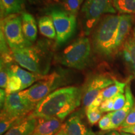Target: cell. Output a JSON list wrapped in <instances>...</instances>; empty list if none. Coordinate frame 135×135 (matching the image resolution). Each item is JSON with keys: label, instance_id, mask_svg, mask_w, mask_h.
<instances>
[{"label": "cell", "instance_id": "obj_1", "mask_svg": "<svg viewBox=\"0 0 135 135\" xmlns=\"http://www.w3.org/2000/svg\"><path fill=\"white\" fill-rule=\"evenodd\" d=\"M81 101L82 89L80 87H62L40 101L28 116L35 118L56 117L63 121L80 106Z\"/></svg>", "mask_w": 135, "mask_h": 135}, {"label": "cell", "instance_id": "obj_2", "mask_svg": "<svg viewBox=\"0 0 135 135\" xmlns=\"http://www.w3.org/2000/svg\"><path fill=\"white\" fill-rule=\"evenodd\" d=\"M14 60L30 72L46 76L53 58V48L50 41L40 40L31 46L11 50Z\"/></svg>", "mask_w": 135, "mask_h": 135}, {"label": "cell", "instance_id": "obj_3", "mask_svg": "<svg viewBox=\"0 0 135 135\" xmlns=\"http://www.w3.org/2000/svg\"><path fill=\"white\" fill-rule=\"evenodd\" d=\"M119 20L120 15H105L93 31L92 48L103 58H111L117 53L116 40Z\"/></svg>", "mask_w": 135, "mask_h": 135}, {"label": "cell", "instance_id": "obj_4", "mask_svg": "<svg viewBox=\"0 0 135 135\" xmlns=\"http://www.w3.org/2000/svg\"><path fill=\"white\" fill-rule=\"evenodd\" d=\"M91 43L87 37H82L66 47L56 57V60L65 66L83 70L91 60Z\"/></svg>", "mask_w": 135, "mask_h": 135}, {"label": "cell", "instance_id": "obj_5", "mask_svg": "<svg viewBox=\"0 0 135 135\" xmlns=\"http://www.w3.org/2000/svg\"><path fill=\"white\" fill-rule=\"evenodd\" d=\"M46 14L51 17L55 26L56 32V45L61 46L75 34L77 25V16L68 12L60 5L48 6L46 9Z\"/></svg>", "mask_w": 135, "mask_h": 135}, {"label": "cell", "instance_id": "obj_6", "mask_svg": "<svg viewBox=\"0 0 135 135\" xmlns=\"http://www.w3.org/2000/svg\"><path fill=\"white\" fill-rule=\"evenodd\" d=\"M117 12L113 0H85L81 8V22L84 35H89L93 31L103 15Z\"/></svg>", "mask_w": 135, "mask_h": 135}, {"label": "cell", "instance_id": "obj_7", "mask_svg": "<svg viewBox=\"0 0 135 135\" xmlns=\"http://www.w3.org/2000/svg\"><path fill=\"white\" fill-rule=\"evenodd\" d=\"M65 73L54 71L45 76L41 80L35 83L31 86L19 92L20 95L37 104L48 94L63 84Z\"/></svg>", "mask_w": 135, "mask_h": 135}, {"label": "cell", "instance_id": "obj_8", "mask_svg": "<svg viewBox=\"0 0 135 135\" xmlns=\"http://www.w3.org/2000/svg\"><path fill=\"white\" fill-rule=\"evenodd\" d=\"M1 33L10 50L23 48L33 45L24 36L21 14H14L1 19Z\"/></svg>", "mask_w": 135, "mask_h": 135}, {"label": "cell", "instance_id": "obj_9", "mask_svg": "<svg viewBox=\"0 0 135 135\" xmlns=\"http://www.w3.org/2000/svg\"><path fill=\"white\" fill-rule=\"evenodd\" d=\"M36 104L20 95V93L7 94L1 110V117L23 118L31 113Z\"/></svg>", "mask_w": 135, "mask_h": 135}, {"label": "cell", "instance_id": "obj_10", "mask_svg": "<svg viewBox=\"0 0 135 135\" xmlns=\"http://www.w3.org/2000/svg\"><path fill=\"white\" fill-rule=\"evenodd\" d=\"M115 80L103 74L91 76L82 88V103L87 108L103 89L112 85Z\"/></svg>", "mask_w": 135, "mask_h": 135}, {"label": "cell", "instance_id": "obj_11", "mask_svg": "<svg viewBox=\"0 0 135 135\" xmlns=\"http://www.w3.org/2000/svg\"><path fill=\"white\" fill-rule=\"evenodd\" d=\"M124 94L126 97V103L124 106L119 110L111 112V130H113L121 127L134 104V99L132 91L131 90L130 84L126 85Z\"/></svg>", "mask_w": 135, "mask_h": 135}, {"label": "cell", "instance_id": "obj_12", "mask_svg": "<svg viewBox=\"0 0 135 135\" xmlns=\"http://www.w3.org/2000/svg\"><path fill=\"white\" fill-rule=\"evenodd\" d=\"M36 128L31 135H55L61 129L63 124L56 117L38 118Z\"/></svg>", "mask_w": 135, "mask_h": 135}, {"label": "cell", "instance_id": "obj_13", "mask_svg": "<svg viewBox=\"0 0 135 135\" xmlns=\"http://www.w3.org/2000/svg\"><path fill=\"white\" fill-rule=\"evenodd\" d=\"M68 135H96L88 127L77 113L70 116L64 124Z\"/></svg>", "mask_w": 135, "mask_h": 135}, {"label": "cell", "instance_id": "obj_14", "mask_svg": "<svg viewBox=\"0 0 135 135\" xmlns=\"http://www.w3.org/2000/svg\"><path fill=\"white\" fill-rule=\"evenodd\" d=\"M134 15H120V20L118 25L116 40V50L117 52L128 39V35L134 24Z\"/></svg>", "mask_w": 135, "mask_h": 135}, {"label": "cell", "instance_id": "obj_15", "mask_svg": "<svg viewBox=\"0 0 135 135\" xmlns=\"http://www.w3.org/2000/svg\"><path fill=\"white\" fill-rule=\"evenodd\" d=\"M8 66L9 70L20 79L22 83L23 90L31 86L35 83H36L45 77V76L38 75V74L22 69L19 66L15 64H9V65H8Z\"/></svg>", "mask_w": 135, "mask_h": 135}, {"label": "cell", "instance_id": "obj_16", "mask_svg": "<svg viewBox=\"0 0 135 135\" xmlns=\"http://www.w3.org/2000/svg\"><path fill=\"white\" fill-rule=\"evenodd\" d=\"M37 123V119L27 116L11 127L3 135H31Z\"/></svg>", "mask_w": 135, "mask_h": 135}, {"label": "cell", "instance_id": "obj_17", "mask_svg": "<svg viewBox=\"0 0 135 135\" xmlns=\"http://www.w3.org/2000/svg\"><path fill=\"white\" fill-rule=\"evenodd\" d=\"M22 28L24 36L28 41L33 44L37 38V24L35 18L30 13H21Z\"/></svg>", "mask_w": 135, "mask_h": 135}, {"label": "cell", "instance_id": "obj_18", "mask_svg": "<svg viewBox=\"0 0 135 135\" xmlns=\"http://www.w3.org/2000/svg\"><path fill=\"white\" fill-rule=\"evenodd\" d=\"M25 0H0L1 19L14 14L24 13Z\"/></svg>", "mask_w": 135, "mask_h": 135}, {"label": "cell", "instance_id": "obj_19", "mask_svg": "<svg viewBox=\"0 0 135 135\" xmlns=\"http://www.w3.org/2000/svg\"><path fill=\"white\" fill-rule=\"evenodd\" d=\"M38 28L42 35L47 38L53 40L56 38V32L53 20L48 15L41 16L38 20Z\"/></svg>", "mask_w": 135, "mask_h": 135}, {"label": "cell", "instance_id": "obj_20", "mask_svg": "<svg viewBox=\"0 0 135 135\" xmlns=\"http://www.w3.org/2000/svg\"><path fill=\"white\" fill-rule=\"evenodd\" d=\"M126 86V84L125 83L120 82L115 80L112 85L107 87L101 91L104 101L115 97L119 94H124V92H125Z\"/></svg>", "mask_w": 135, "mask_h": 135}, {"label": "cell", "instance_id": "obj_21", "mask_svg": "<svg viewBox=\"0 0 135 135\" xmlns=\"http://www.w3.org/2000/svg\"><path fill=\"white\" fill-rule=\"evenodd\" d=\"M116 11L122 14H135V0H113Z\"/></svg>", "mask_w": 135, "mask_h": 135}, {"label": "cell", "instance_id": "obj_22", "mask_svg": "<svg viewBox=\"0 0 135 135\" xmlns=\"http://www.w3.org/2000/svg\"><path fill=\"white\" fill-rule=\"evenodd\" d=\"M22 90H23L22 83L20 79L15 74H13L9 69V78H8L7 86L5 89L6 94L18 93L21 91Z\"/></svg>", "mask_w": 135, "mask_h": 135}, {"label": "cell", "instance_id": "obj_23", "mask_svg": "<svg viewBox=\"0 0 135 135\" xmlns=\"http://www.w3.org/2000/svg\"><path fill=\"white\" fill-rule=\"evenodd\" d=\"M85 0H61L60 5L71 14L77 16L83 3Z\"/></svg>", "mask_w": 135, "mask_h": 135}, {"label": "cell", "instance_id": "obj_24", "mask_svg": "<svg viewBox=\"0 0 135 135\" xmlns=\"http://www.w3.org/2000/svg\"><path fill=\"white\" fill-rule=\"evenodd\" d=\"M102 114L103 113L99 109V108H88L86 109V114L88 120L89 124L92 125L99 122L102 118Z\"/></svg>", "mask_w": 135, "mask_h": 135}, {"label": "cell", "instance_id": "obj_25", "mask_svg": "<svg viewBox=\"0 0 135 135\" xmlns=\"http://www.w3.org/2000/svg\"><path fill=\"white\" fill-rule=\"evenodd\" d=\"M9 78V68L8 65L1 61V70H0V87L5 89L7 86Z\"/></svg>", "mask_w": 135, "mask_h": 135}, {"label": "cell", "instance_id": "obj_26", "mask_svg": "<svg viewBox=\"0 0 135 135\" xmlns=\"http://www.w3.org/2000/svg\"><path fill=\"white\" fill-rule=\"evenodd\" d=\"M98 126L101 130H111V112L108 113L103 116L98 122Z\"/></svg>", "mask_w": 135, "mask_h": 135}, {"label": "cell", "instance_id": "obj_27", "mask_svg": "<svg viewBox=\"0 0 135 135\" xmlns=\"http://www.w3.org/2000/svg\"><path fill=\"white\" fill-rule=\"evenodd\" d=\"M126 103L125 94H119L114 97L113 111H116L122 108Z\"/></svg>", "mask_w": 135, "mask_h": 135}, {"label": "cell", "instance_id": "obj_28", "mask_svg": "<svg viewBox=\"0 0 135 135\" xmlns=\"http://www.w3.org/2000/svg\"><path fill=\"white\" fill-rule=\"evenodd\" d=\"M134 125H135V102L133 108L131 109L125 120L122 123L120 128H126Z\"/></svg>", "mask_w": 135, "mask_h": 135}, {"label": "cell", "instance_id": "obj_29", "mask_svg": "<svg viewBox=\"0 0 135 135\" xmlns=\"http://www.w3.org/2000/svg\"><path fill=\"white\" fill-rule=\"evenodd\" d=\"M113 104L114 98L106 99L101 104L100 107H99V109H100L103 113L113 112Z\"/></svg>", "mask_w": 135, "mask_h": 135}, {"label": "cell", "instance_id": "obj_30", "mask_svg": "<svg viewBox=\"0 0 135 135\" xmlns=\"http://www.w3.org/2000/svg\"><path fill=\"white\" fill-rule=\"evenodd\" d=\"M104 101L103 98L102 94L99 93L98 97L94 99V101L91 103V104L89 105L88 108H99L100 107L101 104Z\"/></svg>", "mask_w": 135, "mask_h": 135}, {"label": "cell", "instance_id": "obj_31", "mask_svg": "<svg viewBox=\"0 0 135 135\" xmlns=\"http://www.w3.org/2000/svg\"><path fill=\"white\" fill-rule=\"evenodd\" d=\"M119 131L121 132H125L135 135V125L128 126V127L126 128H119Z\"/></svg>", "mask_w": 135, "mask_h": 135}, {"label": "cell", "instance_id": "obj_32", "mask_svg": "<svg viewBox=\"0 0 135 135\" xmlns=\"http://www.w3.org/2000/svg\"><path fill=\"white\" fill-rule=\"evenodd\" d=\"M6 95H7V94H6L5 89L1 88V89H0V103H1V108L3 107L5 99H6Z\"/></svg>", "mask_w": 135, "mask_h": 135}, {"label": "cell", "instance_id": "obj_33", "mask_svg": "<svg viewBox=\"0 0 135 135\" xmlns=\"http://www.w3.org/2000/svg\"><path fill=\"white\" fill-rule=\"evenodd\" d=\"M55 135H68L66 131V130H65V126H64V124H63V126H62L61 129L60 130L58 131V133H56Z\"/></svg>", "mask_w": 135, "mask_h": 135}, {"label": "cell", "instance_id": "obj_34", "mask_svg": "<svg viewBox=\"0 0 135 135\" xmlns=\"http://www.w3.org/2000/svg\"><path fill=\"white\" fill-rule=\"evenodd\" d=\"M28 1H29L31 4H39V3H41L43 0H28Z\"/></svg>", "mask_w": 135, "mask_h": 135}, {"label": "cell", "instance_id": "obj_35", "mask_svg": "<svg viewBox=\"0 0 135 135\" xmlns=\"http://www.w3.org/2000/svg\"><path fill=\"white\" fill-rule=\"evenodd\" d=\"M108 135H121V133H119L117 131L113 130V131H111V132L108 133Z\"/></svg>", "mask_w": 135, "mask_h": 135}, {"label": "cell", "instance_id": "obj_36", "mask_svg": "<svg viewBox=\"0 0 135 135\" xmlns=\"http://www.w3.org/2000/svg\"><path fill=\"white\" fill-rule=\"evenodd\" d=\"M121 135H134V134H130V133H125V132H121Z\"/></svg>", "mask_w": 135, "mask_h": 135}, {"label": "cell", "instance_id": "obj_37", "mask_svg": "<svg viewBox=\"0 0 135 135\" xmlns=\"http://www.w3.org/2000/svg\"><path fill=\"white\" fill-rule=\"evenodd\" d=\"M133 37L135 39V24H134V29H133Z\"/></svg>", "mask_w": 135, "mask_h": 135}, {"label": "cell", "instance_id": "obj_38", "mask_svg": "<svg viewBox=\"0 0 135 135\" xmlns=\"http://www.w3.org/2000/svg\"><path fill=\"white\" fill-rule=\"evenodd\" d=\"M55 1H56V2H60V1H61V0H55Z\"/></svg>", "mask_w": 135, "mask_h": 135}]
</instances>
